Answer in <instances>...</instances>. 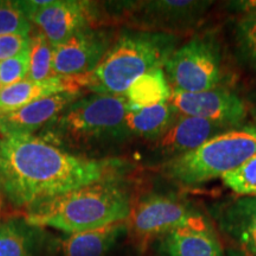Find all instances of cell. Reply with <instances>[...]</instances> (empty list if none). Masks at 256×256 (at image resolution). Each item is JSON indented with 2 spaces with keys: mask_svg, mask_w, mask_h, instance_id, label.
<instances>
[{
  "mask_svg": "<svg viewBox=\"0 0 256 256\" xmlns=\"http://www.w3.org/2000/svg\"><path fill=\"white\" fill-rule=\"evenodd\" d=\"M2 190L17 206L30 208L98 182L118 179L119 159L74 156L36 136L0 140Z\"/></svg>",
  "mask_w": 256,
  "mask_h": 256,
  "instance_id": "obj_1",
  "label": "cell"
},
{
  "mask_svg": "<svg viewBox=\"0 0 256 256\" xmlns=\"http://www.w3.org/2000/svg\"><path fill=\"white\" fill-rule=\"evenodd\" d=\"M132 204L127 188L112 179L42 202L28 209L26 223L72 235L124 222Z\"/></svg>",
  "mask_w": 256,
  "mask_h": 256,
  "instance_id": "obj_2",
  "label": "cell"
},
{
  "mask_svg": "<svg viewBox=\"0 0 256 256\" xmlns=\"http://www.w3.org/2000/svg\"><path fill=\"white\" fill-rule=\"evenodd\" d=\"M179 42L180 36L165 32H121L100 66L88 75L87 89L98 95L124 96L142 75L164 69Z\"/></svg>",
  "mask_w": 256,
  "mask_h": 256,
  "instance_id": "obj_3",
  "label": "cell"
},
{
  "mask_svg": "<svg viewBox=\"0 0 256 256\" xmlns=\"http://www.w3.org/2000/svg\"><path fill=\"white\" fill-rule=\"evenodd\" d=\"M256 154V121L217 136L200 148L160 165L172 183L194 188L218 179Z\"/></svg>",
  "mask_w": 256,
  "mask_h": 256,
  "instance_id": "obj_4",
  "label": "cell"
},
{
  "mask_svg": "<svg viewBox=\"0 0 256 256\" xmlns=\"http://www.w3.org/2000/svg\"><path fill=\"white\" fill-rule=\"evenodd\" d=\"M130 104L124 96L92 94L78 98L51 122L55 133L72 145H92L130 136L126 126Z\"/></svg>",
  "mask_w": 256,
  "mask_h": 256,
  "instance_id": "obj_5",
  "label": "cell"
},
{
  "mask_svg": "<svg viewBox=\"0 0 256 256\" xmlns=\"http://www.w3.org/2000/svg\"><path fill=\"white\" fill-rule=\"evenodd\" d=\"M172 92H202L228 88L229 72L218 34H194L179 46L164 66Z\"/></svg>",
  "mask_w": 256,
  "mask_h": 256,
  "instance_id": "obj_6",
  "label": "cell"
},
{
  "mask_svg": "<svg viewBox=\"0 0 256 256\" xmlns=\"http://www.w3.org/2000/svg\"><path fill=\"white\" fill-rule=\"evenodd\" d=\"M136 247L144 252L156 238L182 228H206L210 226L200 211L174 196L152 194L132 204L126 220Z\"/></svg>",
  "mask_w": 256,
  "mask_h": 256,
  "instance_id": "obj_7",
  "label": "cell"
},
{
  "mask_svg": "<svg viewBox=\"0 0 256 256\" xmlns=\"http://www.w3.org/2000/svg\"><path fill=\"white\" fill-rule=\"evenodd\" d=\"M31 23L40 28L52 48L66 43L78 32L92 28L98 12L92 2L78 0L18 2Z\"/></svg>",
  "mask_w": 256,
  "mask_h": 256,
  "instance_id": "obj_8",
  "label": "cell"
},
{
  "mask_svg": "<svg viewBox=\"0 0 256 256\" xmlns=\"http://www.w3.org/2000/svg\"><path fill=\"white\" fill-rule=\"evenodd\" d=\"M212 4L208 0H152L130 5L124 2V14L138 30L179 36L200 26Z\"/></svg>",
  "mask_w": 256,
  "mask_h": 256,
  "instance_id": "obj_9",
  "label": "cell"
},
{
  "mask_svg": "<svg viewBox=\"0 0 256 256\" xmlns=\"http://www.w3.org/2000/svg\"><path fill=\"white\" fill-rule=\"evenodd\" d=\"M170 102L178 114L211 121L232 130L246 124L249 115L247 102L229 88L172 92Z\"/></svg>",
  "mask_w": 256,
  "mask_h": 256,
  "instance_id": "obj_10",
  "label": "cell"
},
{
  "mask_svg": "<svg viewBox=\"0 0 256 256\" xmlns=\"http://www.w3.org/2000/svg\"><path fill=\"white\" fill-rule=\"evenodd\" d=\"M114 43L113 32L88 28L54 48L52 72L58 76H82L100 66Z\"/></svg>",
  "mask_w": 256,
  "mask_h": 256,
  "instance_id": "obj_11",
  "label": "cell"
},
{
  "mask_svg": "<svg viewBox=\"0 0 256 256\" xmlns=\"http://www.w3.org/2000/svg\"><path fill=\"white\" fill-rule=\"evenodd\" d=\"M78 96L80 92H60L25 106L14 113L0 115V133L2 136H34L46 124L54 122Z\"/></svg>",
  "mask_w": 256,
  "mask_h": 256,
  "instance_id": "obj_12",
  "label": "cell"
},
{
  "mask_svg": "<svg viewBox=\"0 0 256 256\" xmlns=\"http://www.w3.org/2000/svg\"><path fill=\"white\" fill-rule=\"evenodd\" d=\"M230 130L223 124L179 114L168 132L156 142V150L166 156V160L174 159L200 148L212 138Z\"/></svg>",
  "mask_w": 256,
  "mask_h": 256,
  "instance_id": "obj_13",
  "label": "cell"
},
{
  "mask_svg": "<svg viewBox=\"0 0 256 256\" xmlns=\"http://www.w3.org/2000/svg\"><path fill=\"white\" fill-rule=\"evenodd\" d=\"M89 75V74H88ZM88 75L54 76L46 81L34 82L25 80L0 90V115L14 113L25 106L60 92H81L88 87Z\"/></svg>",
  "mask_w": 256,
  "mask_h": 256,
  "instance_id": "obj_14",
  "label": "cell"
},
{
  "mask_svg": "<svg viewBox=\"0 0 256 256\" xmlns=\"http://www.w3.org/2000/svg\"><path fill=\"white\" fill-rule=\"evenodd\" d=\"M218 223L246 256H256V197H240L220 206Z\"/></svg>",
  "mask_w": 256,
  "mask_h": 256,
  "instance_id": "obj_15",
  "label": "cell"
},
{
  "mask_svg": "<svg viewBox=\"0 0 256 256\" xmlns=\"http://www.w3.org/2000/svg\"><path fill=\"white\" fill-rule=\"evenodd\" d=\"M160 249L165 256H224L211 226L174 230L162 238Z\"/></svg>",
  "mask_w": 256,
  "mask_h": 256,
  "instance_id": "obj_16",
  "label": "cell"
},
{
  "mask_svg": "<svg viewBox=\"0 0 256 256\" xmlns=\"http://www.w3.org/2000/svg\"><path fill=\"white\" fill-rule=\"evenodd\" d=\"M178 115L170 101L148 108H136L130 104L126 126L130 136L156 142L168 132Z\"/></svg>",
  "mask_w": 256,
  "mask_h": 256,
  "instance_id": "obj_17",
  "label": "cell"
},
{
  "mask_svg": "<svg viewBox=\"0 0 256 256\" xmlns=\"http://www.w3.org/2000/svg\"><path fill=\"white\" fill-rule=\"evenodd\" d=\"M124 232H127L126 220L72 234L63 242L60 256H104Z\"/></svg>",
  "mask_w": 256,
  "mask_h": 256,
  "instance_id": "obj_18",
  "label": "cell"
},
{
  "mask_svg": "<svg viewBox=\"0 0 256 256\" xmlns=\"http://www.w3.org/2000/svg\"><path fill=\"white\" fill-rule=\"evenodd\" d=\"M172 96V89L164 69H156L139 78L128 89L124 98L136 108H148L166 104Z\"/></svg>",
  "mask_w": 256,
  "mask_h": 256,
  "instance_id": "obj_19",
  "label": "cell"
},
{
  "mask_svg": "<svg viewBox=\"0 0 256 256\" xmlns=\"http://www.w3.org/2000/svg\"><path fill=\"white\" fill-rule=\"evenodd\" d=\"M234 46L240 62L256 72V11L246 12L236 22Z\"/></svg>",
  "mask_w": 256,
  "mask_h": 256,
  "instance_id": "obj_20",
  "label": "cell"
},
{
  "mask_svg": "<svg viewBox=\"0 0 256 256\" xmlns=\"http://www.w3.org/2000/svg\"><path fill=\"white\" fill-rule=\"evenodd\" d=\"M52 56L54 48L44 34L40 32L32 36L28 81L40 82L57 76L52 72Z\"/></svg>",
  "mask_w": 256,
  "mask_h": 256,
  "instance_id": "obj_21",
  "label": "cell"
},
{
  "mask_svg": "<svg viewBox=\"0 0 256 256\" xmlns=\"http://www.w3.org/2000/svg\"><path fill=\"white\" fill-rule=\"evenodd\" d=\"M222 182L240 197H256V154L224 174Z\"/></svg>",
  "mask_w": 256,
  "mask_h": 256,
  "instance_id": "obj_22",
  "label": "cell"
},
{
  "mask_svg": "<svg viewBox=\"0 0 256 256\" xmlns=\"http://www.w3.org/2000/svg\"><path fill=\"white\" fill-rule=\"evenodd\" d=\"M31 22L25 16L18 2L0 0V36L30 34Z\"/></svg>",
  "mask_w": 256,
  "mask_h": 256,
  "instance_id": "obj_23",
  "label": "cell"
},
{
  "mask_svg": "<svg viewBox=\"0 0 256 256\" xmlns=\"http://www.w3.org/2000/svg\"><path fill=\"white\" fill-rule=\"evenodd\" d=\"M0 256H31L26 235L14 220L0 226Z\"/></svg>",
  "mask_w": 256,
  "mask_h": 256,
  "instance_id": "obj_24",
  "label": "cell"
},
{
  "mask_svg": "<svg viewBox=\"0 0 256 256\" xmlns=\"http://www.w3.org/2000/svg\"><path fill=\"white\" fill-rule=\"evenodd\" d=\"M28 70H30V46L19 55L0 63V81L2 89L28 80Z\"/></svg>",
  "mask_w": 256,
  "mask_h": 256,
  "instance_id": "obj_25",
  "label": "cell"
},
{
  "mask_svg": "<svg viewBox=\"0 0 256 256\" xmlns=\"http://www.w3.org/2000/svg\"><path fill=\"white\" fill-rule=\"evenodd\" d=\"M31 44L30 34H5L0 36V63L19 55Z\"/></svg>",
  "mask_w": 256,
  "mask_h": 256,
  "instance_id": "obj_26",
  "label": "cell"
},
{
  "mask_svg": "<svg viewBox=\"0 0 256 256\" xmlns=\"http://www.w3.org/2000/svg\"><path fill=\"white\" fill-rule=\"evenodd\" d=\"M246 102H247L249 114L252 115L254 121H256V89L252 92L250 96H249V100H247Z\"/></svg>",
  "mask_w": 256,
  "mask_h": 256,
  "instance_id": "obj_27",
  "label": "cell"
},
{
  "mask_svg": "<svg viewBox=\"0 0 256 256\" xmlns=\"http://www.w3.org/2000/svg\"><path fill=\"white\" fill-rule=\"evenodd\" d=\"M235 4L236 8L243 10V14L250 11H256V2H235Z\"/></svg>",
  "mask_w": 256,
  "mask_h": 256,
  "instance_id": "obj_28",
  "label": "cell"
},
{
  "mask_svg": "<svg viewBox=\"0 0 256 256\" xmlns=\"http://www.w3.org/2000/svg\"><path fill=\"white\" fill-rule=\"evenodd\" d=\"M0 188H2V168H0Z\"/></svg>",
  "mask_w": 256,
  "mask_h": 256,
  "instance_id": "obj_29",
  "label": "cell"
},
{
  "mask_svg": "<svg viewBox=\"0 0 256 256\" xmlns=\"http://www.w3.org/2000/svg\"><path fill=\"white\" fill-rule=\"evenodd\" d=\"M2 81H0V90H2Z\"/></svg>",
  "mask_w": 256,
  "mask_h": 256,
  "instance_id": "obj_30",
  "label": "cell"
}]
</instances>
